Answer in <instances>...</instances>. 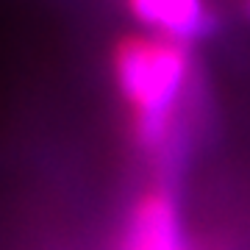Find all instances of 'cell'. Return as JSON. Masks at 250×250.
<instances>
[{"label": "cell", "instance_id": "cell-1", "mask_svg": "<svg viewBox=\"0 0 250 250\" xmlns=\"http://www.w3.org/2000/svg\"><path fill=\"white\" fill-rule=\"evenodd\" d=\"M111 67L134 145L159 164H175L184 147L181 108L192 83L189 47L156 34L125 36L114 47Z\"/></svg>", "mask_w": 250, "mask_h": 250}, {"label": "cell", "instance_id": "cell-2", "mask_svg": "<svg viewBox=\"0 0 250 250\" xmlns=\"http://www.w3.org/2000/svg\"><path fill=\"white\" fill-rule=\"evenodd\" d=\"M125 250H187L178 203L164 181L136 200Z\"/></svg>", "mask_w": 250, "mask_h": 250}, {"label": "cell", "instance_id": "cell-3", "mask_svg": "<svg viewBox=\"0 0 250 250\" xmlns=\"http://www.w3.org/2000/svg\"><path fill=\"white\" fill-rule=\"evenodd\" d=\"M128 11L150 34L189 45L214 31V11L206 0H125Z\"/></svg>", "mask_w": 250, "mask_h": 250}, {"label": "cell", "instance_id": "cell-4", "mask_svg": "<svg viewBox=\"0 0 250 250\" xmlns=\"http://www.w3.org/2000/svg\"><path fill=\"white\" fill-rule=\"evenodd\" d=\"M248 14H250V0H248Z\"/></svg>", "mask_w": 250, "mask_h": 250}]
</instances>
